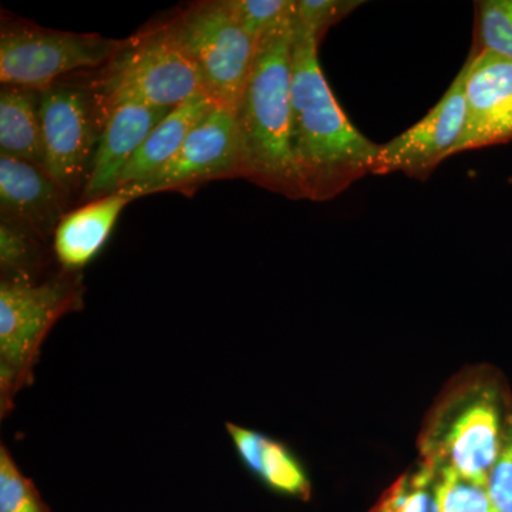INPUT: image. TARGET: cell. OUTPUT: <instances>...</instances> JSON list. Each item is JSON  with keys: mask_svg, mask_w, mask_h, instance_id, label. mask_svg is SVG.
<instances>
[{"mask_svg": "<svg viewBox=\"0 0 512 512\" xmlns=\"http://www.w3.org/2000/svg\"><path fill=\"white\" fill-rule=\"evenodd\" d=\"M318 47V39L293 18V161L303 198L322 202L372 174L380 144L346 117L320 69Z\"/></svg>", "mask_w": 512, "mask_h": 512, "instance_id": "1", "label": "cell"}, {"mask_svg": "<svg viewBox=\"0 0 512 512\" xmlns=\"http://www.w3.org/2000/svg\"><path fill=\"white\" fill-rule=\"evenodd\" d=\"M293 18L258 43L237 119L245 180L305 200L291 147Z\"/></svg>", "mask_w": 512, "mask_h": 512, "instance_id": "2", "label": "cell"}, {"mask_svg": "<svg viewBox=\"0 0 512 512\" xmlns=\"http://www.w3.org/2000/svg\"><path fill=\"white\" fill-rule=\"evenodd\" d=\"M82 272L60 271L35 282H0V414L33 380L43 342L67 313L83 308Z\"/></svg>", "mask_w": 512, "mask_h": 512, "instance_id": "3", "label": "cell"}, {"mask_svg": "<svg viewBox=\"0 0 512 512\" xmlns=\"http://www.w3.org/2000/svg\"><path fill=\"white\" fill-rule=\"evenodd\" d=\"M503 406L494 383L460 384L447 394L421 434L420 461L439 471H456L485 487L503 447L508 414Z\"/></svg>", "mask_w": 512, "mask_h": 512, "instance_id": "4", "label": "cell"}, {"mask_svg": "<svg viewBox=\"0 0 512 512\" xmlns=\"http://www.w3.org/2000/svg\"><path fill=\"white\" fill-rule=\"evenodd\" d=\"M104 119L107 111L126 101L174 109L204 93L200 76L183 47L164 25L127 39L126 46L89 80Z\"/></svg>", "mask_w": 512, "mask_h": 512, "instance_id": "5", "label": "cell"}, {"mask_svg": "<svg viewBox=\"0 0 512 512\" xmlns=\"http://www.w3.org/2000/svg\"><path fill=\"white\" fill-rule=\"evenodd\" d=\"M163 25L190 57L204 93L218 106L237 111L258 45L225 0L194 3Z\"/></svg>", "mask_w": 512, "mask_h": 512, "instance_id": "6", "label": "cell"}, {"mask_svg": "<svg viewBox=\"0 0 512 512\" xmlns=\"http://www.w3.org/2000/svg\"><path fill=\"white\" fill-rule=\"evenodd\" d=\"M126 43L127 39L60 32L29 22L3 19L0 82L3 86L42 92L69 74L101 69Z\"/></svg>", "mask_w": 512, "mask_h": 512, "instance_id": "7", "label": "cell"}, {"mask_svg": "<svg viewBox=\"0 0 512 512\" xmlns=\"http://www.w3.org/2000/svg\"><path fill=\"white\" fill-rule=\"evenodd\" d=\"M45 170L73 201L82 195L104 114L90 83L60 80L40 92Z\"/></svg>", "mask_w": 512, "mask_h": 512, "instance_id": "8", "label": "cell"}, {"mask_svg": "<svg viewBox=\"0 0 512 512\" xmlns=\"http://www.w3.org/2000/svg\"><path fill=\"white\" fill-rule=\"evenodd\" d=\"M222 178H244L237 111L215 106L157 173L121 188L136 200L164 191L188 192Z\"/></svg>", "mask_w": 512, "mask_h": 512, "instance_id": "9", "label": "cell"}, {"mask_svg": "<svg viewBox=\"0 0 512 512\" xmlns=\"http://www.w3.org/2000/svg\"><path fill=\"white\" fill-rule=\"evenodd\" d=\"M466 69L460 70L439 103L413 127L380 144L372 175L403 173L427 180L451 156L464 127Z\"/></svg>", "mask_w": 512, "mask_h": 512, "instance_id": "10", "label": "cell"}, {"mask_svg": "<svg viewBox=\"0 0 512 512\" xmlns=\"http://www.w3.org/2000/svg\"><path fill=\"white\" fill-rule=\"evenodd\" d=\"M464 69L466 116L451 156L512 141V60L471 49Z\"/></svg>", "mask_w": 512, "mask_h": 512, "instance_id": "11", "label": "cell"}, {"mask_svg": "<svg viewBox=\"0 0 512 512\" xmlns=\"http://www.w3.org/2000/svg\"><path fill=\"white\" fill-rule=\"evenodd\" d=\"M70 202L45 168L0 154L2 221L28 229L46 242L55 235Z\"/></svg>", "mask_w": 512, "mask_h": 512, "instance_id": "12", "label": "cell"}, {"mask_svg": "<svg viewBox=\"0 0 512 512\" xmlns=\"http://www.w3.org/2000/svg\"><path fill=\"white\" fill-rule=\"evenodd\" d=\"M170 110L126 101L107 111L89 178L79 200L90 202L116 192L124 168Z\"/></svg>", "mask_w": 512, "mask_h": 512, "instance_id": "13", "label": "cell"}, {"mask_svg": "<svg viewBox=\"0 0 512 512\" xmlns=\"http://www.w3.org/2000/svg\"><path fill=\"white\" fill-rule=\"evenodd\" d=\"M134 200L130 192L119 190L67 212L57 225L52 244L63 271L82 272L100 254L121 212Z\"/></svg>", "mask_w": 512, "mask_h": 512, "instance_id": "14", "label": "cell"}, {"mask_svg": "<svg viewBox=\"0 0 512 512\" xmlns=\"http://www.w3.org/2000/svg\"><path fill=\"white\" fill-rule=\"evenodd\" d=\"M225 429L239 460L266 487L299 500L311 498L308 474L285 444L238 424L227 423Z\"/></svg>", "mask_w": 512, "mask_h": 512, "instance_id": "15", "label": "cell"}, {"mask_svg": "<svg viewBox=\"0 0 512 512\" xmlns=\"http://www.w3.org/2000/svg\"><path fill=\"white\" fill-rule=\"evenodd\" d=\"M215 106L214 100L205 93L197 94L184 103L178 104L160 123L154 127L136 156L131 158L119 178L117 191L128 185L140 183L161 167H164L178 153L192 130Z\"/></svg>", "mask_w": 512, "mask_h": 512, "instance_id": "16", "label": "cell"}, {"mask_svg": "<svg viewBox=\"0 0 512 512\" xmlns=\"http://www.w3.org/2000/svg\"><path fill=\"white\" fill-rule=\"evenodd\" d=\"M0 154L45 168L39 90L2 86Z\"/></svg>", "mask_w": 512, "mask_h": 512, "instance_id": "17", "label": "cell"}, {"mask_svg": "<svg viewBox=\"0 0 512 512\" xmlns=\"http://www.w3.org/2000/svg\"><path fill=\"white\" fill-rule=\"evenodd\" d=\"M55 258L53 249L28 229L0 222V272L3 282L35 284L43 281L47 266Z\"/></svg>", "mask_w": 512, "mask_h": 512, "instance_id": "18", "label": "cell"}, {"mask_svg": "<svg viewBox=\"0 0 512 512\" xmlns=\"http://www.w3.org/2000/svg\"><path fill=\"white\" fill-rule=\"evenodd\" d=\"M440 471L420 461L389 488L370 512H439L437 483Z\"/></svg>", "mask_w": 512, "mask_h": 512, "instance_id": "19", "label": "cell"}, {"mask_svg": "<svg viewBox=\"0 0 512 512\" xmlns=\"http://www.w3.org/2000/svg\"><path fill=\"white\" fill-rule=\"evenodd\" d=\"M473 49L512 60V0L476 2Z\"/></svg>", "mask_w": 512, "mask_h": 512, "instance_id": "20", "label": "cell"}, {"mask_svg": "<svg viewBox=\"0 0 512 512\" xmlns=\"http://www.w3.org/2000/svg\"><path fill=\"white\" fill-rule=\"evenodd\" d=\"M225 5L256 45L295 12V0H225Z\"/></svg>", "mask_w": 512, "mask_h": 512, "instance_id": "21", "label": "cell"}, {"mask_svg": "<svg viewBox=\"0 0 512 512\" xmlns=\"http://www.w3.org/2000/svg\"><path fill=\"white\" fill-rule=\"evenodd\" d=\"M0 512H52L5 444L0 447Z\"/></svg>", "mask_w": 512, "mask_h": 512, "instance_id": "22", "label": "cell"}, {"mask_svg": "<svg viewBox=\"0 0 512 512\" xmlns=\"http://www.w3.org/2000/svg\"><path fill=\"white\" fill-rule=\"evenodd\" d=\"M437 507L439 512H493L483 485L471 483L448 468L440 470Z\"/></svg>", "mask_w": 512, "mask_h": 512, "instance_id": "23", "label": "cell"}, {"mask_svg": "<svg viewBox=\"0 0 512 512\" xmlns=\"http://www.w3.org/2000/svg\"><path fill=\"white\" fill-rule=\"evenodd\" d=\"M360 5L363 2L359 0H298L295 2V19L320 43L332 26L348 18Z\"/></svg>", "mask_w": 512, "mask_h": 512, "instance_id": "24", "label": "cell"}, {"mask_svg": "<svg viewBox=\"0 0 512 512\" xmlns=\"http://www.w3.org/2000/svg\"><path fill=\"white\" fill-rule=\"evenodd\" d=\"M488 500L493 512H512V413L507 414L503 447L488 476Z\"/></svg>", "mask_w": 512, "mask_h": 512, "instance_id": "25", "label": "cell"}]
</instances>
